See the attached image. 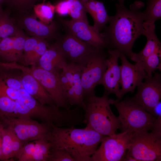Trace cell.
<instances>
[{
  "label": "cell",
  "instance_id": "obj_1",
  "mask_svg": "<svg viewBox=\"0 0 161 161\" xmlns=\"http://www.w3.org/2000/svg\"><path fill=\"white\" fill-rule=\"evenodd\" d=\"M144 5L137 1L128 8L116 4V14L110 16L109 25L102 33L109 49L117 50L130 58L135 41L143 35L146 18L141 9Z\"/></svg>",
  "mask_w": 161,
  "mask_h": 161
},
{
  "label": "cell",
  "instance_id": "obj_2",
  "mask_svg": "<svg viewBox=\"0 0 161 161\" xmlns=\"http://www.w3.org/2000/svg\"><path fill=\"white\" fill-rule=\"evenodd\" d=\"M48 141L51 148L64 150L75 161H90L105 136L86 128L63 127L51 123Z\"/></svg>",
  "mask_w": 161,
  "mask_h": 161
},
{
  "label": "cell",
  "instance_id": "obj_3",
  "mask_svg": "<svg viewBox=\"0 0 161 161\" xmlns=\"http://www.w3.org/2000/svg\"><path fill=\"white\" fill-rule=\"evenodd\" d=\"M108 97L104 94L101 97H97L95 93L90 94L84 98L81 107L84 112L85 128L104 136H112L121 126L118 117L111 110Z\"/></svg>",
  "mask_w": 161,
  "mask_h": 161
},
{
  "label": "cell",
  "instance_id": "obj_4",
  "mask_svg": "<svg viewBox=\"0 0 161 161\" xmlns=\"http://www.w3.org/2000/svg\"><path fill=\"white\" fill-rule=\"evenodd\" d=\"M109 100L118 111L121 132L133 133L152 130L156 117L131 98Z\"/></svg>",
  "mask_w": 161,
  "mask_h": 161
},
{
  "label": "cell",
  "instance_id": "obj_5",
  "mask_svg": "<svg viewBox=\"0 0 161 161\" xmlns=\"http://www.w3.org/2000/svg\"><path fill=\"white\" fill-rule=\"evenodd\" d=\"M127 150L125 155L139 161H160L161 133L152 131L133 133Z\"/></svg>",
  "mask_w": 161,
  "mask_h": 161
},
{
  "label": "cell",
  "instance_id": "obj_6",
  "mask_svg": "<svg viewBox=\"0 0 161 161\" xmlns=\"http://www.w3.org/2000/svg\"><path fill=\"white\" fill-rule=\"evenodd\" d=\"M104 49H98L81 66V80L83 99L95 93V89L102 79L107 68V57Z\"/></svg>",
  "mask_w": 161,
  "mask_h": 161
},
{
  "label": "cell",
  "instance_id": "obj_7",
  "mask_svg": "<svg viewBox=\"0 0 161 161\" xmlns=\"http://www.w3.org/2000/svg\"><path fill=\"white\" fill-rule=\"evenodd\" d=\"M132 133L123 132L104 136L90 161H122L129 147Z\"/></svg>",
  "mask_w": 161,
  "mask_h": 161
},
{
  "label": "cell",
  "instance_id": "obj_8",
  "mask_svg": "<svg viewBox=\"0 0 161 161\" xmlns=\"http://www.w3.org/2000/svg\"><path fill=\"white\" fill-rule=\"evenodd\" d=\"M11 127L18 137L24 143L39 140H48L50 124L42 123L30 117H10L2 120Z\"/></svg>",
  "mask_w": 161,
  "mask_h": 161
},
{
  "label": "cell",
  "instance_id": "obj_9",
  "mask_svg": "<svg viewBox=\"0 0 161 161\" xmlns=\"http://www.w3.org/2000/svg\"><path fill=\"white\" fill-rule=\"evenodd\" d=\"M68 64L82 66L97 49L68 32L56 43Z\"/></svg>",
  "mask_w": 161,
  "mask_h": 161
},
{
  "label": "cell",
  "instance_id": "obj_10",
  "mask_svg": "<svg viewBox=\"0 0 161 161\" xmlns=\"http://www.w3.org/2000/svg\"><path fill=\"white\" fill-rule=\"evenodd\" d=\"M27 70L36 79L51 96L55 105L69 109V105L60 81V72L46 70L38 66L27 67Z\"/></svg>",
  "mask_w": 161,
  "mask_h": 161
},
{
  "label": "cell",
  "instance_id": "obj_11",
  "mask_svg": "<svg viewBox=\"0 0 161 161\" xmlns=\"http://www.w3.org/2000/svg\"><path fill=\"white\" fill-rule=\"evenodd\" d=\"M137 92L131 98L151 114L154 107L161 98V74L158 72L148 77L137 86Z\"/></svg>",
  "mask_w": 161,
  "mask_h": 161
},
{
  "label": "cell",
  "instance_id": "obj_12",
  "mask_svg": "<svg viewBox=\"0 0 161 161\" xmlns=\"http://www.w3.org/2000/svg\"><path fill=\"white\" fill-rule=\"evenodd\" d=\"M61 21L68 32L79 39L97 48L107 47L102 33L90 26L88 20L62 19Z\"/></svg>",
  "mask_w": 161,
  "mask_h": 161
},
{
  "label": "cell",
  "instance_id": "obj_13",
  "mask_svg": "<svg viewBox=\"0 0 161 161\" xmlns=\"http://www.w3.org/2000/svg\"><path fill=\"white\" fill-rule=\"evenodd\" d=\"M121 61L120 85L121 99L126 93H133L134 89L148 77L141 65L137 63L133 64L129 62L126 56L121 54L119 58Z\"/></svg>",
  "mask_w": 161,
  "mask_h": 161
},
{
  "label": "cell",
  "instance_id": "obj_14",
  "mask_svg": "<svg viewBox=\"0 0 161 161\" xmlns=\"http://www.w3.org/2000/svg\"><path fill=\"white\" fill-rule=\"evenodd\" d=\"M107 59V68L99 85H103L104 88V94L109 95L114 94L121 99L120 88V67L118 64V59L121 54L117 49H108Z\"/></svg>",
  "mask_w": 161,
  "mask_h": 161
},
{
  "label": "cell",
  "instance_id": "obj_15",
  "mask_svg": "<svg viewBox=\"0 0 161 161\" xmlns=\"http://www.w3.org/2000/svg\"><path fill=\"white\" fill-rule=\"evenodd\" d=\"M14 69L21 72V81L26 91L41 104L56 106L51 96L39 81L27 69V67L16 63L13 65Z\"/></svg>",
  "mask_w": 161,
  "mask_h": 161
},
{
  "label": "cell",
  "instance_id": "obj_16",
  "mask_svg": "<svg viewBox=\"0 0 161 161\" xmlns=\"http://www.w3.org/2000/svg\"><path fill=\"white\" fill-rule=\"evenodd\" d=\"M50 143L41 139L25 143L17 158L18 161H49Z\"/></svg>",
  "mask_w": 161,
  "mask_h": 161
},
{
  "label": "cell",
  "instance_id": "obj_17",
  "mask_svg": "<svg viewBox=\"0 0 161 161\" xmlns=\"http://www.w3.org/2000/svg\"><path fill=\"white\" fill-rule=\"evenodd\" d=\"M143 35L147 38V42L143 49L138 53L133 52L130 58L137 63H140L153 53L161 51V44L155 32L154 23L144 22Z\"/></svg>",
  "mask_w": 161,
  "mask_h": 161
},
{
  "label": "cell",
  "instance_id": "obj_18",
  "mask_svg": "<svg viewBox=\"0 0 161 161\" xmlns=\"http://www.w3.org/2000/svg\"><path fill=\"white\" fill-rule=\"evenodd\" d=\"M38 62L39 66L52 72H61L68 64L56 43L49 46Z\"/></svg>",
  "mask_w": 161,
  "mask_h": 161
},
{
  "label": "cell",
  "instance_id": "obj_19",
  "mask_svg": "<svg viewBox=\"0 0 161 161\" xmlns=\"http://www.w3.org/2000/svg\"><path fill=\"white\" fill-rule=\"evenodd\" d=\"M1 130L2 151L4 161H12L13 158H17L25 143L18 137L10 127Z\"/></svg>",
  "mask_w": 161,
  "mask_h": 161
},
{
  "label": "cell",
  "instance_id": "obj_20",
  "mask_svg": "<svg viewBox=\"0 0 161 161\" xmlns=\"http://www.w3.org/2000/svg\"><path fill=\"white\" fill-rule=\"evenodd\" d=\"M23 25L27 31L34 37L46 39L53 37L55 34L57 27L52 22L45 24L38 20L32 16L26 17L23 20Z\"/></svg>",
  "mask_w": 161,
  "mask_h": 161
},
{
  "label": "cell",
  "instance_id": "obj_21",
  "mask_svg": "<svg viewBox=\"0 0 161 161\" xmlns=\"http://www.w3.org/2000/svg\"><path fill=\"white\" fill-rule=\"evenodd\" d=\"M85 10L92 16L93 27L100 32L109 23L110 17L103 3L97 0H86L82 3Z\"/></svg>",
  "mask_w": 161,
  "mask_h": 161
},
{
  "label": "cell",
  "instance_id": "obj_22",
  "mask_svg": "<svg viewBox=\"0 0 161 161\" xmlns=\"http://www.w3.org/2000/svg\"><path fill=\"white\" fill-rule=\"evenodd\" d=\"M71 64L73 74L71 106L81 107L83 96L81 80V66Z\"/></svg>",
  "mask_w": 161,
  "mask_h": 161
},
{
  "label": "cell",
  "instance_id": "obj_23",
  "mask_svg": "<svg viewBox=\"0 0 161 161\" xmlns=\"http://www.w3.org/2000/svg\"><path fill=\"white\" fill-rule=\"evenodd\" d=\"M46 0L35 5L33 8L36 17L42 22L48 24L52 22L55 8L54 5L49 1L45 2Z\"/></svg>",
  "mask_w": 161,
  "mask_h": 161
},
{
  "label": "cell",
  "instance_id": "obj_24",
  "mask_svg": "<svg viewBox=\"0 0 161 161\" xmlns=\"http://www.w3.org/2000/svg\"><path fill=\"white\" fill-rule=\"evenodd\" d=\"M22 33L16 27L8 15L0 10V41L2 39L16 36Z\"/></svg>",
  "mask_w": 161,
  "mask_h": 161
},
{
  "label": "cell",
  "instance_id": "obj_25",
  "mask_svg": "<svg viewBox=\"0 0 161 161\" xmlns=\"http://www.w3.org/2000/svg\"><path fill=\"white\" fill-rule=\"evenodd\" d=\"M13 100L0 92V119L2 120L10 117H17L18 100Z\"/></svg>",
  "mask_w": 161,
  "mask_h": 161
},
{
  "label": "cell",
  "instance_id": "obj_26",
  "mask_svg": "<svg viewBox=\"0 0 161 161\" xmlns=\"http://www.w3.org/2000/svg\"><path fill=\"white\" fill-rule=\"evenodd\" d=\"M140 64L149 78L152 77V73L157 69L161 71V51L155 52Z\"/></svg>",
  "mask_w": 161,
  "mask_h": 161
},
{
  "label": "cell",
  "instance_id": "obj_27",
  "mask_svg": "<svg viewBox=\"0 0 161 161\" xmlns=\"http://www.w3.org/2000/svg\"><path fill=\"white\" fill-rule=\"evenodd\" d=\"M143 12L145 15V21L154 23L161 18V0H148Z\"/></svg>",
  "mask_w": 161,
  "mask_h": 161
},
{
  "label": "cell",
  "instance_id": "obj_28",
  "mask_svg": "<svg viewBox=\"0 0 161 161\" xmlns=\"http://www.w3.org/2000/svg\"><path fill=\"white\" fill-rule=\"evenodd\" d=\"M14 37H8L0 41V57L7 61L13 63Z\"/></svg>",
  "mask_w": 161,
  "mask_h": 161
},
{
  "label": "cell",
  "instance_id": "obj_29",
  "mask_svg": "<svg viewBox=\"0 0 161 161\" xmlns=\"http://www.w3.org/2000/svg\"><path fill=\"white\" fill-rule=\"evenodd\" d=\"M69 7V15L74 20H88L86 13L83 3L79 0H68Z\"/></svg>",
  "mask_w": 161,
  "mask_h": 161
},
{
  "label": "cell",
  "instance_id": "obj_30",
  "mask_svg": "<svg viewBox=\"0 0 161 161\" xmlns=\"http://www.w3.org/2000/svg\"><path fill=\"white\" fill-rule=\"evenodd\" d=\"M49 46L45 39H41L35 50L26 64V65H35Z\"/></svg>",
  "mask_w": 161,
  "mask_h": 161
},
{
  "label": "cell",
  "instance_id": "obj_31",
  "mask_svg": "<svg viewBox=\"0 0 161 161\" xmlns=\"http://www.w3.org/2000/svg\"><path fill=\"white\" fill-rule=\"evenodd\" d=\"M26 39L23 33L14 37L13 57L15 63L22 61Z\"/></svg>",
  "mask_w": 161,
  "mask_h": 161
},
{
  "label": "cell",
  "instance_id": "obj_32",
  "mask_svg": "<svg viewBox=\"0 0 161 161\" xmlns=\"http://www.w3.org/2000/svg\"><path fill=\"white\" fill-rule=\"evenodd\" d=\"M44 0H5L10 7L18 10H25L33 8V6Z\"/></svg>",
  "mask_w": 161,
  "mask_h": 161
},
{
  "label": "cell",
  "instance_id": "obj_33",
  "mask_svg": "<svg viewBox=\"0 0 161 161\" xmlns=\"http://www.w3.org/2000/svg\"><path fill=\"white\" fill-rule=\"evenodd\" d=\"M41 39V38L34 36L26 38L24 47L22 60L25 65Z\"/></svg>",
  "mask_w": 161,
  "mask_h": 161
},
{
  "label": "cell",
  "instance_id": "obj_34",
  "mask_svg": "<svg viewBox=\"0 0 161 161\" xmlns=\"http://www.w3.org/2000/svg\"><path fill=\"white\" fill-rule=\"evenodd\" d=\"M49 161H75L71 156L66 151L61 149L51 148Z\"/></svg>",
  "mask_w": 161,
  "mask_h": 161
},
{
  "label": "cell",
  "instance_id": "obj_35",
  "mask_svg": "<svg viewBox=\"0 0 161 161\" xmlns=\"http://www.w3.org/2000/svg\"><path fill=\"white\" fill-rule=\"evenodd\" d=\"M54 5L55 11L60 16H64L69 15V7L68 0H60Z\"/></svg>",
  "mask_w": 161,
  "mask_h": 161
},
{
  "label": "cell",
  "instance_id": "obj_36",
  "mask_svg": "<svg viewBox=\"0 0 161 161\" xmlns=\"http://www.w3.org/2000/svg\"><path fill=\"white\" fill-rule=\"evenodd\" d=\"M3 126L0 123V160L4 161L2 151V137L1 130Z\"/></svg>",
  "mask_w": 161,
  "mask_h": 161
},
{
  "label": "cell",
  "instance_id": "obj_37",
  "mask_svg": "<svg viewBox=\"0 0 161 161\" xmlns=\"http://www.w3.org/2000/svg\"><path fill=\"white\" fill-rule=\"evenodd\" d=\"M119 2V3L121 5H124V2L125 0H117Z\"/></svg>",
  "mask_w": 161,
  "mask_h": 161
},
{
  "label": "cell",
  "instance_id": "obj_38",
  "mask_svg": "<svg viewBox=\"0 0 161 161\" xmlns=\"http://www.w3.org/2000/svg\"><path fill=\"white\" fill-rule=\"evenodd\" d=\"M5 0H0V7H1V5L2 4L5 2Z\"/></svg>",
  "mask_w": 161,
  "mask_h": 161
},
{
  "label": "cell",
  "instance_id": "obj_39",
  "mask_svg": "<svg viewBox=\"0 0 161 161\" xmlns=\"http://www.w3.org/2000/svg\"><path fill=\"white\" fill-rule=\"evenodd\" d=\"M82 3H83L86 0H79Z\"/></svg>",
  "mask_w": 161,
  "mask_h": 161
},
{
  "label": "cell",
  "instance_id": "obj_40",
  "mask_svg": "<svg viewBox=\"0 0 161 161\" xmlns=\"http://www.w3.org/2000/svg\"><path fill=\"white\" fill-rule=\"evenodd\" d=\"M1 10V7H0V10Z\"/></svg>",
  "mask_w": 161,
  "mask_h": 161
}]
</instances>
